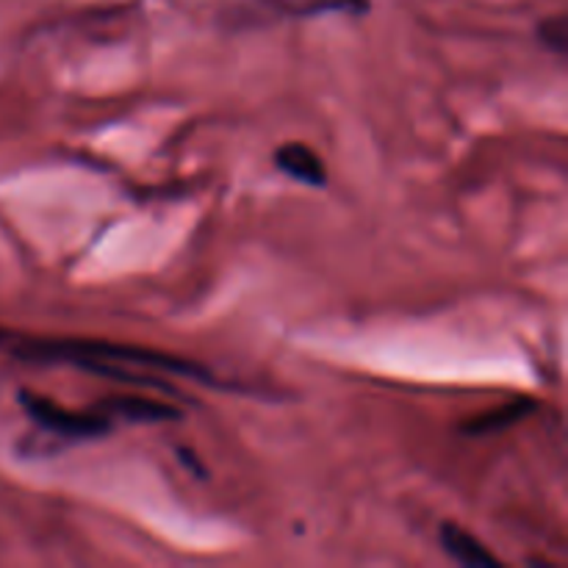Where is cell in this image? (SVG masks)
Here are the masks:
<instances>
[{
    "label": "cell",
    "mask_w": 568,
    "mask_h": 568,
    "mask_svg": "<svg viewBox=\"0 0 568 568\" xmlns=\"http://www.w3.org/2000/svg\"><path fill=\"white\" fill-rule=\"evenodd\" d=\"M538 39H541V42L547 44L552 53L566 55V50H568V17L558 14V17H549V20H544L541 26H538Z\"/></svg>",
    "instance_id": "obj_7"
},
{
    "label": "cell",
    "mask_w": 568,
    "mask_h": 568,
    "mask_svg": "<svg viewBox=\"0 0 568 568\" xmlns=\"http://www.w3.org/2000/svg\"><path fill=\"white\" fill-rule=\"evenodd\" d=\"M28 416L42 427L44 433L59 438H100L111 430V422L103 414H72L61 408L53 399H44L39 394H22Z\"/></svg>",
    "instance_id": "obj_2"
},
{
    "label": "cell",
    "mask_w": 568,
    "mask_h": 568,
    "mask_svg": "<svg viewBox=\"0 0 568 568\" xmlns=\"http://www.w3.org/2000/svg\"><path fill=\"white\" fill-rule=\"evenodd\" d=\"M275 164L277 170L286 172L294 181L305 183V186H325L327 183L325 164H322V159L308 148V144H283L275 153Z\"/></svg>",
    "instance_id": "obj_4"
},
{
    "label": "cell",
    "mask_w": 568,
    "mask_h": 568,
    "mask_svg": "<svg viewBox=\"0 0 568 568\" xmlns=\"http://www.w3.org/2000/svg\"><path fill=\"white\" fill-rule=\"evenodd\" d=\"M98 410L111 419V416H120L125 422H139V425H159V422H178V414L172 405L159 403V399L148 397H131V394H116V397H105L103 403H98Z\"/></svg>",
    "instance_id": "obj_3"
},
{
    "label": "cell",
    "mask_w": 568,
    "mask_h": 568,
    "mask_svg": "<svg viewBox=\"0 0 568 568\" xmlns=\"http://www.w3.org/2000/svg\"><path fill=\"white\" fill-rule=\"evenodd\" d=\"M530 408H532V403H525V399H521V403L508 405V408L491 410V414L469 422V425H464V430L469 433V436H488V433H499V430H505V427L516 425V422H519Z\"/></svg>",
    "instance_id": "obj_6"
},
{
    "label": "cell",
    "mask_w": 568,
    "mask_h": 568,
    "mask_svg": "<svg viewBox=\"0 0 568 568\" xmlns=\"http://www.w3.org/2000/svg\"><path fill=\"white\" fill-rule=\"evenodd\" d=\"M211 14L227 26H264L286 17H314L325 11H364L366 0H205Z\"/></svg>",
    "instance_id": "obj_1"
},
{
    "label": "cell",
    "mask_w": 568,
    "mask_h": 568,
    "mask_svg": "<svg viewBox=\"0 0 568 568\" xmlns=\"http://www.w3.org/2000/svg\"><path fill=\"white\" fill-rule=\"evenodd\" d=\"M442 547L444 552L453 560H458L460 566L471 568H499V560L477 541L471 532H466L458 525H444L442 527Z\"/></svg>",
    "instance_id": "obj_5"
}]
</instances>
